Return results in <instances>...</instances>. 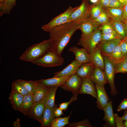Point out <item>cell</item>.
<instances>
[{
    "mask_svg": "<svg viewBox=\"0 0 127 127\" xmlns=\"http://www.w3.org/2000/svg\"><path fill=\"white\" fill-rule=\"evenodd\" d=\"M114 121L117 127H124L123 121L116 114H114Z\"/></svg>",
    "mask_w": 127,
    "mask_h": 127,
    "instance_id": "60d3db41",
    "label": "cell"
},
{
    "mask_svg": "<svg viewBox=\"0 0 127 127\" xmlns=\"http://www.w3.org/2000/svg\"><path fill=\"white\" fill-rule=\"evenodd\" d=\"M71 112L67 117H58L55 118L53 121L51 127H63L69 123V119Z\"/></svg>",
    "mask_w": 127,
    "mask_h": 127,
    "instance_id": "1f68e13d",
    "label": "cell"
},
{
    "mask_svg": "<svg viewBox=\"0 0 127 127\" xmlns=\"http://www.w3.org/2000/svg\"><path fill=\"white\" fill-rule=\"evenodd\" d=\"M54 108H52L48 106L45 107L41 124L42 127L51 126L53 121L56 118L54 114Z\"/></svg>",
    "mask_w": 127,
    "mask_h": 127,
    "instance_id": "7402d4cb",
    "label": "cell"
},
{
    "mask_svg": "<svg viewBox=\"0 0 127 127\" xmlns=\"http://www.w3.org/2000/svg\"><path fill=\"white\" fill-rule=\"evenodd\" d=\"M45 107L44 98L42 100L34 103L27 115L41 124Z\"/></svg>",
    "mask_w": 127,
    "mask_h": 127,
    "instance_id": "9c48e42d",
    "label": "cell"
},
{
    "mask_svg": "<svg viewBox=\"0 0 127 127\" xmlns=\"http://www.w3.org/2000/svg\"><path fill=\"white\" fill-rule=\"evenodd\" d=\"M59 87H49L47 93L45 97L46 107L48 106L53 108L56 106L55 104V98L56 90Z\"/></svg>",
    "mask_w": 127,
    "mask_h": 127,
    "instance_id": "cb8c5ba5",
    "label": "cell"
},
{
    "mask_svg": "<svg viewBox=\"0 0 127 127\" xmlns=\"http://www.w3.org/2000/svg\"><path fill=\"white\" fill-rule=\"evenodd\" d=\"M102 54L107 56L112 62L122 59L123 56L120 47V43L110 53L107 54Z\"/></svg>",
    "mask_w": 127,
    "mask_h": 127,
    "instance_id": "f546056e",
    "label": "cell"
},
{
    "mask_svg": "<svg viewBox=\"0 0 127 127\" xmlns=\"http://www.w3.org/2000/svg\"><path fill=\"white\" fill-rule=\"evenodd\" d=\"M95 67L92 63L83 64L78 69L76 73L81 78L89 77Z\"/></svg>",
    "mask_w": 127,
    "mask_h": 127,
    "instance_id": "ffe728a7",
    "label": "cell"
},
{
    "mask_svg": "<svg viewBox=\"0 0 127 127\" xmlns=\"http://www.w3.org/2000/svg\"><path fill=\"white\" fill-rule=\"evenodd\" d=\"M34 104L33 94H29L24 96L20 112L25 115Z\"/></svg>",
    "mask_w": 127,
    "mask_h": 127,
    "instance_id": "d4e9b609",
    "label": "cell"
},
{
    "mask_svg": "<svg viewBox=\"0 0 127 127\" xmlns=\"http://www.w3.org/2000/svg\"><path fill=\"white\" fill-rule=\"evenodd\" d=\"M124 5L127 4L126 0H119Z\"/></svg>",
    "mask_w": 127,
    "mask_h": 127,
    "instance_id": "f907efd6",
    "label": "cell"
},
{
    "mask_svg": "<svg viewBox=\"0 0 127 127\" xmlns=\"http://www.w3.org/2000/svg\"><path fill=\"white\" fill-rule=\"evenodd\" d=\"M13 126L14 127H21L20 120L19 119L17 118L16 120L14 122Z\"/></svg>",
    "mask_w": 127,
    "mask_h": 127,
    "instance_id": "7dc6e473",
    "label": "cell"
},
{
    "mask_svg": "<svg viewBox=\"0 0 127 127\" xmlns=\"http://www.w3.org/2000/svg\"><path fill=\"white\" fill-rule=\"evenodd\" d=\"M25 88L29 94H33L39 83L38 80H26L21 79L17 80Z\"/></svg>",
    "mask_w": 127,
    "mask_h": 127,
    "instance_id": "83f0119b",
    "label": "cell"
},
{
    "mask_svg": "<svg viewBox=\"0 0 127 127\" xmlns=\"http://www.w3.org/2000/svg\"><path fill=\"white\" fill-rule=\"evenodd\" d=\"M98 29L101 31L102 34H107L116 32L110 21L101 25Z\"/></svg>",
    "mask_w": 127,
    "mask_h": 127,
    "instance_id": "e575fe53",
    "label": "cell"
},
{
    "mask_svg": "<svg viewBox=\"0 0 127 127\" xmlns=\"http://www.w3.org/2000/svg\"><path fill=\"white\" fill-rule=\"evenodd\" d=\"M110 19L122 22L123 8H104Z\"/></svg>",
    "mask_w": 127,
    "mask_h": 127,
    "instance_id": "484cf974",
    "label": "cell"
},
{
    "mask_svg": "<svg viewBox=\"0 0 127 127\" xmlns=\"http://www.w3.org/2000/svg\"><path fill=\"white\" fill-rule=\"evenodd\" d=\"M110 19V18L104 9L103 10L101 13L94 20L101 25L109 21Z\"/></svg>",
    "mask_w": 127,
    "mask_h": 127,
    "instance_id": "d590c367",
    "label": "cell"
},
{
    "mask_svg": "<svg viewBox=\"0 0 127 127\" xmlns=\"http://www.w3.org/2000/svg\"><path fill=\"white\" fill-rule=\"evenodd\" d=\"M24 96L12 90L9 99L12 108L15 110L20 111Z\"/></svg>",
    "mask_w": 127,
    "mask_h": 127,
    "instance_id": "ac0fdd59",
    "label": "cell"
},
{
    "mask_svg": "<svg viewBox=\"0 0 127 127\" xmlns=\"http://www.w3.org/2000/svg\"><path fill=\"white\" fill-rule=\"evenodd\" d=\"M78 7H73L69 6L63 12L53 18L48 23L43 25L41 29L44 31L48 32L56 27L70 22V17Z\"/></svg>",
    "mask_w": 127,
    "mask_h": 127,
    "instance_id": "277c9868",
    "label": "cell"
},
{
    "mask_svg": "<svg viewBox=\"0 0 127 127\" xmlns=\"http://www.w3.org/2000/svg\"><path fill=\"white\" fill-rule=\"evenodd\" d=\"M89 78L94 83L102 86L108 83L104 71L99 67H95Z\"/></svg>",
    "mask_w": 127,
    "mask_h": 127,
    "instance_id": "9a60e30c",
    "label": "cell"
},
{
    "mask_svg": "<svg viewBox=\"0 0 127 127\" xmlns=\"http://www.w3.org/2000/svg\"><path fill=\"white\" fill-rule=\"evenodd\" d=\"M124 23L125 24L126 30V34L127 36V21L125 22Z\"/></svg>",
    "mask_w": 127,
    "mask_h": 127,
    "instance_id": "db71d44e",
    "label": "cell"
},
{
    "mask_svg": "<svg viewBox=\"0 0 127 127\" xmlns=\"http://www.w3.org/2000/svg\"><path fill=\"white\" fill-rule=\"evenodd\" d=\"M82 64L83 63L75 60H73L63 70L56 72L53 77H58L70 76L76 73L78 69Z\"/></svg>",
    "mask_w": 127,
    "mask_h": 127,
    "instance_id": "5bb4252c",
    "label": "cell"
},
{
    "mask_svg": "<svg viewBox=\"0 0 127 127\" xmlns=\"http://www.w3.org/2000/svg\"><path fill=\"white\" fill-rule=\"evenodd\" d=\"M102 35L101 31L97 29L87 36L80 38L78 44L83 47L89 54L100 42Z\"/></svg>",
    "mask_w": 127,
    "mask_h": 127,
    "instance_id": "8992f818",
    "label": "cell"
},
{
    "mask_svg": "<svg viewBox=\"0 0 127 127\" xmlns=\"http://www.w3.org/2000/svg\"><path fill=\"white\" fill-rule=\"evenodd\" d=\"M121 39H117L105 42H100L99 44L102 54H107L110 53L120 43Z\"/></svg>",
    "mask_w": 127,
    "mask_h": 127,
    "instance_id": "d6986e66",
    "label": "cell"
},
{
    "mask_svg": "<svg viewBox=\"0 0 127 127\" xmlns=\"http://www.w3.org/2000/svg\"><path fill=\"white\" fill-rule=\"evenodd\" d=\"M52 50L49 39L32 45L28 47L20 57L22 60L32 63Z\"/></svg>",
    "mask_w": 127,
    "mask_h": 127,
    "instance_id": "7a4b0ae2",
    "label": "cell"
},
{
    "mask_svg": "<svg viewBox=\"0 0 127 127\" xmlns=\"http://www.w3.org/2000/svg\"><path fill=\"white\" fill-rule=\"evenodd\" d=\"M123 124L124 127H127V120H125Z\"/></svg>",
    "mask_w": 127,
    "mask_h": 127,
    "instance_id": "11a10c76",
    "label": "cell"
},
{
    "mask_svg": "<svg viewBox=\"0 0 127 127\" xmlns=\"http://www.w3.org/2000/svg\"><path fill=\"white\" fill-rule=\"evenodd\" d=\"M49 87L39 82L37 87L33 94L34 103L42 100L44 98Z\"/></svg>",
    "mask_w": 127,
    "mask_h": 127,
    "instance_id": "603a6c76",
    "label": "cell"
},
{
    "mask_svg": "<svg viewBox=\"0 0 127 127\" xmlns=\"http://www.w3.org/2000/svg\"><path fill=\"white\" fill-rule=\"evenodd\" d=\"M99 0H90V2L94 4H95L97 3Z\"/></svg>",
    "mask_w": 127,
    "mask_h": 127,
    "instance_id": "f5cc1de1",
    "label": "cell"
},
{
    "mask_svg": "<svg viewBox=\"0 0 127 127\" xmlns=\"http://www.w3.org/2000/svg\"><path fill=\"white\" fill-rule=\"evenodd\" d=\"M127 2V0H126Z\"/></svg>",
    "mask_w": 127,
    "mask_h": 127,
    "instance_id": "6f0895ef",
    "label": "cell"
},
{
    "mask_svg": "<svg viewBox=\"0 0 127 127\" xmlns=\"http://www.w3.org/2000/svg\"><path fill=\"white\" fill-rule=\"evenodd\" d=\"M122 40H127V36H126Z\"/></svg>",
    "mask_w": 127,
    "mask_h": 127,
    "instance_id": "9f6ffc18",
    "label": "cell"
},
{
    "mask_svg": "<svg viewBox=\"0 0 127 127\" xmlns=\"http://www.w3.org/2000/svg\"><path fill=\"white\" fill-rule=\"evenodd\" d=\"M117 39L122 40L123 39L116 32L107 34H102L100 42L107 41Z\"/></svg>",
    "mask_w": 127,
    "mask_h": 127,
    "instance_id": "8d00e7d4",
    "label": "cell"
},
{
    "mask_svg": "<svg viewBox=\"0 0 127 127\" xmlns=\"http://www.w3.org/2000/svg\"><path fill=\"white\" fill-rule=\"evenodd\" d=\"M89 55L90 62L92 63L95 67H99L104 71L103 58L99 44Z\"/></svg>",
    "mask_w": 127,
    "mask_h": 127,
    "instance_id": "4fadbf2b",
    "label": "cell"
},
{
    "mask_svg": "<svg viewBox=\"0 0 127 127\" xmlns=\"http://www.w3.org/2000/svg\"><path fill=\"white\" fill-rule=\"evenodd\" d=\"M123 9L122 22L124 23L127 21V4L124 5Z\"/></svg>",
    "mask_w": 127,
    "mask_h": 127,
    "instance_id": "bcb514c9",
    "label": "cell"
},
{
    "mask_svg": "<svg viewBox=\"0 0 127 127\" xmlns=\"http://www.w3.org/2000/svg\"><path fill=\"white\" fill-rule=\"evenodd\" d=\"M102 54L104 62V71L111 88V94L112 95L114 96L118 93V92L115 87L114 82L115 74L114 64L112 61L107 56Z\"/></svg>",
    "mask_w": 127,
    "mask_h": 127,
    "instance_id": "52a82bcc",
    "label": "cell"
},
{
    "mask_svg": "<svg viewBox=\"0 0 127 127\" xmlns=\"http://www.w3.org/2000/svg\"><path fill=\"white\" fill-rule=\"evenodd\" d=\"M69 127H91L89 121L87 119L79 122H73L69 124Z\"/></svg>",
    "mask_w": 127,
    "mask_h": 127,
    "instance_id": "74e56055",
    "label": "cell"
},
{
    "mask_svg": "<svg viewBox=\"0 0 127 127\" xmlns=\"http://www.w3.org/2000/svg\"><path fill=\"white\" fill-rule=\"evenodd\" d=\"M120 118L123 121L127 120V110H126L123 115Z\"/></svg>",
    "mask_w": 127,
    "mask_h": 127,
    "instance_id": "c3c4849f",
    "label": "cell"
},
{
    "mask_svg": "<svg viewBox=\"0 0 127 127\" xmlns=\"http://www.w3.org/2000/svg\"><path fill=\"white\" fill-rule=\"evenodd\" d=\"M16 0H5L2 8L0 10V16L9 14L16 5Z\"/></svg>",
    "mask_w": 127,
    "mask_h": 127,
    "instance_id": "f1b7e54d",
    "label": "cell"
},
{
    "mask_svg": "<svg viewBox=\"0 0 127 127\" xmlns=\"http://www.w3.org/2000/svg\"><path fill=\"white\" fill-rule=\"evenodd\" d=\"M79 29V24L69 22L56 27L48 32L52 50L61 55L75 32Z\"/></svg>",
    "mask_w": 127,
    "mask_h": 127,
    "instance_id": "6da1fadb",
    "label": "cell"
},
{
    "mask_svg": "<svg viewBox=\"0 0 127 127\" xmlns=\"http://www.w3.org/2000/svg\"><path fill=\"white\" fill-rule=\"evenodd\" d=\"M127 110V99L125 98L118 106L117 111H119L122 110Z\"/></svg>",
    "mask_w": 127,
    "mask_h": 127,
    "instance_id": "7bdbcfd3",
    "label": "cell"
},
{
    "mask_svg": "<svg viewBox=\"0 0 127 127\" xmlns=\"http://www.w3.org/2000/svg\"><path fill=\"white\" fill-rule=\"evenodd\" d=\"M12 89L24 96L29 94L24 87L17 80L12 82Z\"/></svg>",
    "mask_w": 127,
    "mask_h": 127,
    "instance_id": "d6a6232c",
    "label": "cell"
},
{
    "mask_svg": "<svg viewBox=\"0 0 127 127\" xmlns=\"http://www.w3.org/2000/svg\"><path fill=\"white\" fill-rule=\"evenodd\" d=\"M113 63L115 74L127 73V62L122 59L112 62Z\"/></svg>",
    "mask_w": 127,
    "mask_h": 127,
    "instance_id": "4dcf8cb0",
    "label": "cell"
},
{
    "mask_svg": "<svg viewBox=\"0 0 127 127\" xmlns=\"http://www.w3.org/2000/svg\"><path fill=\"white\" fill-rule=\"evenodd\" d=\"M64 62V59L61 55L51 50L32 63L43 67H49L61 66Z\"/></svg>",
    "mask_w": 127,
    "mask_h": 127,
    "instance_id": "3957f363",
    "label": "cell"
},
{
    "mask_svg": "<svg viewBox=\"0 0 127 127\" xmlns=\"http://www.w3.org/2000/svg\"><path fill=\"white\" fill-rule=\"evenodd\" d=\"M101 25L90 17L79 24V29L82 32L81 38L87 36Z\"/></svg>",
    "mask_w": 127,
    "mask_h": 127,
    "instance_id": "30bf717a",
    "label": "cell"
},
{
    "mask_svg": "<svg viewBox=\"0 0 127 127\" xmlns=\"http://www.w3.org/2000/svg\"><path fill=\"white\" fill-rule=\"evenodd\" d=\"M110 0H99L96 3L103 8H108Z\"/></svg>",
    "mask_w": 127,
    "mask_h": 127,
    "instance_id": "ee69618b",
    "label": "cell"
},
{
    "mask_svg": "<svg viewBox=\"0 0 127 127\" xmlns=\"http://www.w3.org/2000/svg\"><path fill=\"white\" fill-rule=\"evenodd\" d=\"M122 60L127 62V54L123 56Z\"/></svg>",
    "mask_w": 127,
    "mask_h": 127,
    "instance_id": "816d5d0a",
    "label": "cell"
},
{
    "mask_svg": "<svg viewBox=\"0 0 127 127\" xmlns=\"http://www.w3.org/2000/svg\"><path fill=\"white\" fill-rule=\"evenodd\" d=\"M91 5L89 0H82L80 5L70 15V22L79 24L90 17Z\"/></svg>",
    "mask_w": 127,
    "mask_h": 127,
    "instance_id": "5b68a950",
    "label": "cell"
},
{
    "mask_svg": "<svg viewBox=\"0 0 127 127\" xmlns=\"http://www.w3.org/2000/svg\"><path fill=\"white\" fill-rule=\"evenodd\" d=\"M113 101H109L104 108V115L103 120L110 127H116L112 107Z\"/></svg>",
    "mask_w": 127,
    "mask_h": 127,
    "instance_id": "e0dca14e",
    "label": "cell"
},
{
    "mask_svg": "<svg viewBox=\"0 0 127 127\" xmlns=\"http://www.w3.org/2000/svg\"><path fill=\"white\" fill-rule=\"evenodd\" d=\"M120 45L123 56L127 54V40H122L120 43Z\"/></svg>",
    "mask_w": 127,
    "mask_h": 127,
    "instance_id": "b9f144b4",
    "label": "cell"
},
{
    "mask_svg": "<svg viewBox=\"0 0 127 127\" xmlns=\"http://www.w3.org/2000/svg\"><path fill=\"white\" fill-rule=\"evenodd\" d=\"M103 8L97 4L91 5L90 17L95 20L101 13Z\"/></svg>",
    "mask_w": 127,
    "mask_h": 127,
    "instance_id": "836d02e7",
    "label": "cell"
},
{
    "mask_svg": "<svg viewBox=\"0 0 127 127\" xmlns=\"http://www.w3.org/2000/svg\"><path fill=\"white\" fill-rule=\"evenodd\" d=\"M78 94H73L72 96L67 102H65L59 104V107L64 111H66L67 109L68 105L73 102L75 101L77 99Z\"/></svg>",
    "mask_w": 127,
    "mask_h": 127,
    "instance_id": "f35d334b",
    "label": "cell"
},
{
    "mask_svg": "<svg viewBox=\"0 0 127 127\" xmlns=\"http://www.w3.org/2000/svg\"><path fill=\"white\" fill-rule=\"evenodd\" d=\"M63 110L60 108L57 107L56 106L54 108V114L56 118L59 117L61 115H63Z\"/></svg>",
    "mask_w": 127,
    "mask_h": 127,
    "instance_id": "f6af8a7d",
    "label": "cell"
},
{
    "mask_svg": "<svg viewBox=\"0 0 127 127\" xmlns=\"http://www.w3.org/2000/svg\"><path fill=\"white\" fill-rule=\"evenodd\" d=\"M70 76L55 77L39 80V82L48 87L58 86L60 87L68 79Z\"/></svg>",
    "mask_w": 127,
    "mask_h": 127,
    "instance_id": "44dd1931",
    "label": "cell"
},
{
    "mask_svg": "<svg viewBox=\"0 0 127 127\" xmlns=\"http://www.w3.org/2000/svg\"><path fill=\"white\" fill-rule=\"evenodd\" d=\"M5 0H0V10L2 8Z\"/></svg>",
    "mask_w": 127,
    "mask_h": 127,
    "instance_id": "681fc988",
    "label": "cell"
},
{
    "mask_svg": "<svg viewBox=\"0 0 127 127\" xmlns=\"http://www.w3.org/2000/svg\"><path fill=\"white\" fill-rule=\"evenodd\" d=\"M82 78L76 73L70 76L68 79L60 87L64 90L71 92L73 94H79Z\"/></svg>",
    "mask_w": 127,
    "mask_h": 127,
    "instance_id": "ba28073f",
    "label": "cell"
},
{
    "mask_svg": "<svg viewBox=\"0 0 127 127\" xmlns=\"http://www.w3.org/2000/svg\"><path fill=\"white\" fill-rule=\"evenodd\" d=\"M97 97L96 102L97 108L103 110L105 106L109 102L110 99L105 91L104 86L95 84Z\"/></svg>",
    "mask_w": 127,
    "mask_h": 127,
    "instance_id": "7c38bea8",
    "label": "cell"
},
{
    "mask_svg": "<svg viewBox=\"0 0 127 127\" xmlns=\"http://www.w3.org/2000/svg\"><path fill=\"white\" fill-rule=\"evenodd\" d=\"M110 22L115 32L123 39L127 36L125 24L123 22L111 19Z\"/></svg>",
    "mask_w": 127,
    "mask_h": 127,
    "instance_id": "4316f807",
    "label": "cell"
},
{
    "mask_svg": "<svg viewBox=\"0 0 127 127\" xmlns=\"http://www.w3.org/2000/svg\"><path fill=\"white\" fill-rule=\"evenodd\" d=\"M78 94L89 95L96 98L97 94L95 86L89 78H82Z\"/></svg>",
    "mask_w": 127,
    "mask_h": 127,
    "instance_id": "8fae6325",
    "label": "cell"
},
{
    "mask_svg": "<svg viewBox=\"0 0 127 127\" xmlns=\"http://www.w3.org/2000/svg\"><path fill=\"white\" fill-rule=\"evenodd\" d=\"M68 51L74 54L75 60L83 64L90 62L89 55L84 48H80L73 46L69 48Z\"/></svg>",
    "mask_w": 127,
    "mask_h": 127,
    "instance_id": "2e32d148",
    "label": "cell"
},
{
    "mask_svg": "<svg viewBox=\"0 0 127 127\" xmlns=\"http://www.w3.org/2000/svg\"><path fill=\"white\" fill-rule=\"evenodd\" d=\"M124 5L119 0H110L108 7L112 8H123Z\"/></svg>",
    "mask_w": 127,
    "mask_h": 127,
    "instance_id": "ab89813d",
    "label": "cell"
}]
</instances>
